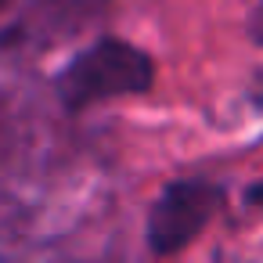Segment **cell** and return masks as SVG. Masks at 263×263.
<instances>
[{
  "mask_svg": "<svg viewBox=\"0 0 263 263\" xmlns=\"http://www.w3.org/2000/svg\"><path fill=\"white\" fill-rule=\"evenodd\" d=\"M155 58L137 47L134 40L101 33L54 72L51 90L62 112L83 116L94 105L123 101V98H144L155 87Z\"/></svg>",
  "mask_w": 263,
  "mask_h": 263,
  "instance_id": "cell-1",
  "label": "cell"
},
{
  "mask_svg": "<svg viewBox=\"0 0 263 263\" xmlns=\"http://www.w3.org/2000/svg\"><path fill=\"white\" fill-rule=\"evenodd\" d=\"M223 184L209 177H177L159 187L144 213V245L152 256L170 259L191 249L213 216L223 209Z\"/></svg>",
  "mask_w": 263,
  "mask_h": 263,
  "instance_id": "cell-2",
  "label": "cell"
},
{
  "mask_svg": "<svg viewBox=\"0 0 263 263\" xmlns=\"http://www.w3.org/2000/svg\"><path fill=\"white\" fill-rule=\"evenodd\" d=\"M241 29H245V40H249V44L263 47V0H256V4L249 8V15H245Z\"/></svg>",
  "mask_w": 263,
  "mask_h": 263,
  "instance_id": "cell-3",
  "label": "cell"
},
{
  "mask_svg": "<svg viewBox=\"0 0 263 263\" xmlns=\"http://www.w3.org/2000/svg\"><path fill=\"white\" fill-rule=\"evenodd\" d=\"M4 4H8V0H0V11H4Z\"/></svg>",
  "mask_w": 263,
  "mask_h": 263,
  "instance_id": "cell-4",
  "label": "cell"
}]
</instances>
